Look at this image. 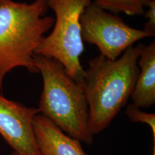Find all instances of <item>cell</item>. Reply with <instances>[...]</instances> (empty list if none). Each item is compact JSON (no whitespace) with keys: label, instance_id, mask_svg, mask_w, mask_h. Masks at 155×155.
<instances>
[{"label":"cell","instance_id":"cell-3","mask_svg":"<svg viewBox=\"0 0 155 155\" xmlns=\"http://www.w3.org/2000/svg\"><path fill=\"white\" fill-rule=\"evenodd\" d=\"M41 73L43 88L38 109L69 137L91 144L94 135L88 125V106L84 87L68 74L63 65L52 58L33 55Z\"/></svg>","mask_w":155,"mask_h":155},{"label":"cell","instance_id":"cell-1","mask_svg":"<svg viewBox=\"0 0 155 155\" xmlns=\"http://www.w3.org/2000/svg\"><path fill=\"white\" fill-rule=\"evenodd\" d=\"M144 45L131 46L115 61L102 55L88 62L84 90L93 135L105 130L130 98L139 75L137 61Z\"/></svg>","mask_w":155,"mask_h":155},{"label":"cell","instance_id":"cell-9","mask_svg":"<svg viewBox=\"0 0 155 155\" xmlns=\"http://www.w3.org/2000/svg\"><path fill=\"white\" fill-rule=\"evenodd\" d=\"M98 7L117 15L124 13L130 16H141L144 14L147 0H93Z\"/></svg>","mask_w":155,"mask_h":155},{"label":"cell","instance_id":"cell-11","mask_svg":"<svg viewBox=\"0 0 155 155\" xmlns=\"http://www.w3.org/2000/svg\"><path fill=\"white\" fill-rule=\"evenodd\" d=\"M146 7L148 8L146 12H144L145 17L147 19L145 23L143 30L146 31L153 37L155 35V1L154 0H147Z\"/></svg>","mask_w":155,"mask_h":155},{"label":"cell","instance_id":"cell-10","mask_svg":"<svg viewBox=\"0 0 155 155\" xmlns=\"http://www.w3.org/2000/svg\"><path fill=\"white\" fill-rule=\"evenodd\" d=\"M126 114L132 122H139L150 126L153 134V143H155V114L142 111L140 108L129 104L126 109Z\"/></svg>","mask_w":155,"mask_h":155},{"label":"cell","instance_id":"cell-12","mask_svg":"<svg viewBox=\"0 0 155 155\" xmlns=\"http://www.w3.org/2000/svg\"><path fill=\"white\" fill-rule=\"evenodd\" d=\"M11 155H22V154H19V153H17V152H14V151H13Z\"/></svg>","mask_w":155,"mask_h":155},{"label":"cell","instance_id":"cell-5","mask_svg":"<svg viewBox=\"0 0 155 155\" xmlns=\"http://www.w3.org/2000/svg\"><path fill=\"white\" fill-rule=\"evenodd\" d=\"M80 25L83 41L95 45L101 55L111 61L139 40L153 37L146 31L129 26L120 17L106 12L93 2L81 15Z\"/></svg>","mask_w":155,"mask_h":155},{"label":"cell","instance_id":"cell-2","mask_svg":"<svg viewBox=\"0 0 155 155\" xmlns=\"http://www.w3.org/2000/svg\"><path fill=\"white\" fill-rule=\"evenodd\" d=\"M46 0L32 3L0 0V91L5 75L16 68L39 73L33 55L55 19L45 16Z\"/></svg>","mask_w":155,"mask_h":155},{"label":"cell","instance_id":"cell-4","mask_svg":"<svg viewBox=\"0 0 155 155\" xmlns=\"http://www.w3.org/2000/svg\"><path fill=\"white\" fill-rule=\"evenodd\" d=\"M92 1L46 0L48 7L53 9L55 15L53 30L42 39L35 53L59 62L68 74L82 86L86 73L80 62L84 51L80 17Z\"/></svg>","mask_w":155,"mask_h":155},{"label":"cell","instance_id":"cell-6","mask_svg":"<svg viewBox=\"0 0 155 155\" xmlns=\"http://www.w3.org/2000/svg\"><path fill=\"white\" fill-rule=\"evenodd\" d=\"M38 108L28 107L0 94V134L13 151L22 155H40L33 129Z\"/></svg>","mask_w":155,"mask_h":155},{"label":"cell","instance_id":"cell-7","mask_svg":"<svg viewBox=\"0 0 155 155\" xmlns=\"http://www.w3.org/2000/svg\"><path fill=\"white\" fill-rule=\"evenodd\" d=\"M33 129L40 155H87L80 141L65 134L41 114L35 116Z\"/></svg>","mask_w":155,"mask_h":155},{"label":"cell","instance_id":"cell-8","mask_svg":"<svg viewBox=\"0 0 155 155\" xmlns=\"http://www.w3.org/2000/svg\"><path fill=\"white\" fill-rule=\"evenodd\" d=\"M137 64L139 72L131 98L134 105L149 108L155 104V42L145 46Z\"/></svg>","mask_w":155,"mask_h":155}]
</instances>
